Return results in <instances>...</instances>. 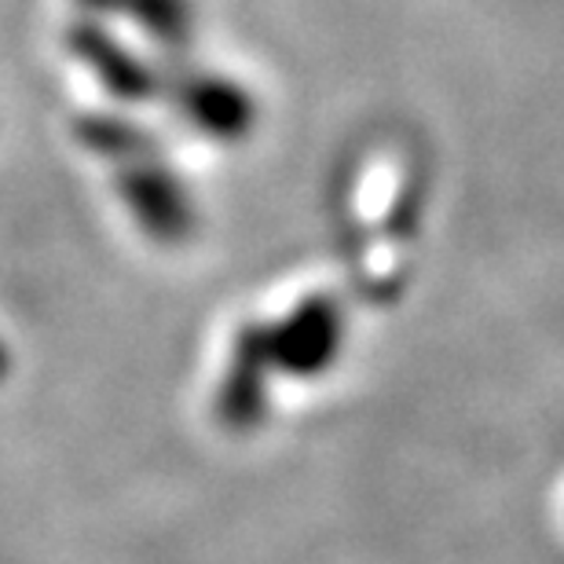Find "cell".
Here are the masks:
<instances>
[{
    "instance_id": "cell-5",
    "label": "cell",
    "mask_w": 564,
    "mask_h": 564,
    "mask_svg": "<svg viewBox=\"0 0 564 564\" xmlns=\"http://www.w3.org/2000/svg\"><path fill=\"white\" fill-rule=\"evenodd\" d=\"M191 115L202 129L217 132V137H235V132L250 126V104L231 85H195Z\"/></svg>"
},
{
    "instance_id": "cell-4",
    "label": "cell",
    "mask_w": 564,
    "mask_h": 564,
    "mask_svg": "<svg viewBox=\"0 0 564 564\" xmlns=\"http://www.w3.org/2000/svg\"><path fill=\"white\" fill-rule=\"evenodd\" d=\"M70 48L77 59L93 66L99 74V82H104L115 96L137 99L147 93V77L140 66L132 63V55L121 48L115 37H107L104 30L93 26V22H77L70 30Z\"/></svg>"
},
{
    "instance_id": "cell-6",
    "label": "cell",
    "mask_w": 564,
    "mask_h": 564,
    "mask_svg": "<svg viewBox=\"0 0 564 564\" xmlns=\"http://www.w3.org/2000/svg\"><path fill=\"white\" fill-rule=\"evenodd\" d=\"M82 4L137 19L143 26H151V33H158V37H180V33H184L180 0H82Z\"/></svg>"
},
{
    "instance_id": "cell-7",
    "label": "cell",
    "mask_w": 564,
    "mask_h": 564,
    "mask_svg": "<svg viewBox=\"0 0 564 564\" xmlns=\"http://www.w3.org/2000/svg\"><path fill=\"white\" fill-rule=\"evenodd\" d=\"M8 370H11V352H8V345L0 341V381L8 378Z\"/></svg>"
},
{
    "instance_id": "cell-1",
    "label": "cell",
    "mask_w": 564,
    "mask_h": 564,
    "mask_svg": "<svg viewBox=\"0 0 564 564\" xmlns=\"http://www.w3.org/2000/svg\"><path fill=\"white\" fill-rule=\"evenodd\" d=\"M345 341V315L330 297H312L297 304L286 319L264 326L268 359L275 375L315 378L334 367Z\"/></svg>"
},
{
    "instance_id": "cell-2",
    "label": "cell",
    "mask_w": 564,
    "mask_h": 564,
    "mask_svg": "<svg viewBox=\"0 0 564 564\" xmlns=\"http://www.w3.org/2000/svg\"><path fill=\"white\" fill-rule=\"evenodd\" d=\"M275 367L268 359L264 326L253 323L239 330L231 345V364L224 370L220 392H217V419L231 433H253L268 419L272 403V378Z\"/></svg>"
},
{
    "instance_id": "cell-3",
    "label": "cell",
    "mask_w": 564,
    "mask_h": 564,
    "mask_svg": "<svg viewBox=\"0 0 564 564\" xmlns=\"http://www.w3.org/2000/svg\"><path fill=\"white\" fill-rule=\"evenodd\" d=\"M118 187H121V195H126L129 209L137 213V220L154 239H162V242L184 239L180 231L187 228V206H184V198H180V187L162 169L126 162V169H121V176H118Z\"/></svg>"
}]
</instances>
